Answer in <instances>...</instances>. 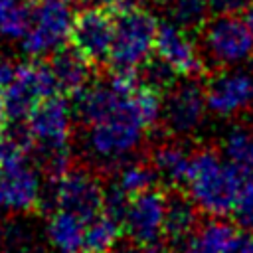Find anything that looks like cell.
<instances>
[{"mask_svg":"<svg viewBox=\"0 0 253 253\" xmlns=\"http://www.w3.org/2000/svg\"><path fill=\"white\" fill-rule=\"evenodd\" d=\"M73 107L61 93H53L40 101L26 119L34 150L40 156L47 176H59L71 168V134Z\"/></svg>","mask_w":253,"mask_h":253,"instance_id":"6da1fadb","label":"cell"},{"mask_svg":"<svg viewBox=\"0 0 253 253\" xmlns=\"http://www.w3.org/2000/svg\"><path fill=\"white\" fill-rule=\"evenodd\" d=\"M243 178L213 148H200L190 158L186 176L188 196L208 215H227L237 200Z\"/></svg>","mask_w":253,"mask_h":253,"instance_id":"7a4b0ae2","label":"cell"},{"mask_svg":"<svg viewBox=\"0 0 253 253\" xmlns=\"http://www.w3.org/2000/svg\"><path fill=\"white\" fill-rule=\"evenodd\" d=\"M158 22L156 18L136 6H126L119 10L115 18L113 45L109 53V63L113 69H134L138 71L154 51Z\"/></svg>","mask_w":253,"mask_h":253,"instance_id":"3957f363","label":"cell"},{"mask_svg":"<svg viewBox=\"0 0 253 253\" xmlns=\"http://www.w3.org/2000/svg\"><path fill=\"white\" fill-rule=\"evenodd\" d=\"M75 12L69 0H38L24 34L22 51L30 57L51 55L71 40Z\"/></svg>","mask_w":253,"mask_h":253,"instance_id":"277c9868","label":"cell"},{"mask_svg":"<svg viewBox=\"0 0 253 253\" xmlns=\"http://www.w3.org/2000/svg\"><path fill=\"white\" fill-rule=\"evenodd\" d=\"M105 190L99 180L83 168H67L63 174L49 178L42 190L40 206L49 210H67L83 219L93 217L103 210Z\"/></svg>","mask_w":253,"mask_h":253,"instance_id":"5b68a950","label":"cell"},{"mask_svg":"<svg viewBox=\"0 0 253 253\" xmlns=\"http://www.w3.org/2000/svg\"><path fill=\"white\" fill-rule=\"evenodd\" d=\"M202 51L217 67H237L253 55V34L235 14H215L202 26Z\"/></svg>","mask_w":253,"mask_h":253,"instance_id":"8992f818","label":"cell"},{"mask_svg":"<svg viewBox=\"0 0 253 253\" xmlns=\"http://www.w3.org/2000/svg\"><path fill=\"white\" fill-rule=\"evenodd\" d=\"M53 93H57V89L47 63L28 61L18 65L10 83L2 91L6 121L24 123L34 107Z\"/></svg>","mask_w":253,"mask_h":253,"instance_id":"52a82bcc","label":"cell"},{"mask_svg":"<svg viewBox=\"0 0 253 253\" xmlns=\"http://www.w3.org/2000/svg\"><path fill=\"white\" fill-rule=\"evenodd\" d=\"M208 111L229 119L253 107V73L239 67H221L204 87Z\"/></svg>","mask_w":253,"mask_h":253,"instance_id":"ba28073f","label":"cell"},{"mask_svg":"<svg viewBox=\"0 0 253 253\" xmlns=\"http://www.w3.org/2000/svg\"><path fill=\"white\" fill-rule=\"evenodd\" d=\"M208 105H206V93L204 87L188 77L182 83H174L166 99L162 101V121L168 132L176 136H186L194 132L206 117Z\"/></svg>","mask_w":253,"mask_h":253,"instance_id":"9c48e42d","label":"cell"},{"mask_svg":"<svg viewBox=\"0 0 253 253\" xmlns=\"http://www.w3.org/2000/svg\"><path fill=\"white\" fill-rule=\"evenodd\" d=\"M113 34H115V20L111 18L109 10L91 6L75 14L71 43L93 65H97V63L109 61Z\"/></svg>","mask_w":253,"mask_h":253,"instance_id":"30bf717a","label":"cell"},{"mask_svg":"<svg viewBox=\"0 0 253 253\" xmlns=\"http://www.w3.org/2000/svg\"><path fill=\"white\" fill-rule=\"evenodd\" d=\"M164 215L166 194L150 188L128 198L123 215V229L134 243L160 241L164 235Z\"/></svg>","mask_w":253,"mask_h":253,"instance_id":"8fae6325","label":"cell"},{"mask_svg":"<svg viewBox=\"0 0 253 253\" xmlns=\"http://www.w3.org/2000/svg\"><path fill=\"white\" fill-rule=\"evenodd\" d=\"M154 51H156V57H160L176 75L196 77L204 71L202 51L192 40L190 30L170 20L158 24Z\"/></svg>","mask_w":253,"mask_h":253,"instance_id":"7c38bea8","label":"cell"},{"mask_svg":"<svg viewBox=\"0 0 253 253\" xmlns=\"http://www.w3.org/2000/svg\"><path fill=\"white\" fill-rule=\"evenodd\" d=\"M42 176L28 162L0 168V196L6 211L24 213L40 206L42 200Z\"/></svg>","mask_w":253,"mask_h":253,"instance_id":"4fadbf2b","label":"cell"},{"mask_svg":"<svg viewBox=\"0 0 253 253\" xmlns=\"http://www.w3.org/2000/svg\"><path fill=\"white\" fill-rule=\"evenodd\" d=\"M91 61L79 53L75 47H61L49 55V71L57 93L77 95L83 87L91 83Z\"/></svg>","mask_w":253,"mask_h":253,"instance_id":"5bb4252c","label":"cell"},{"mask_svg":"<svg viewBox=\"0 0 253 253\" xmlns=\"http://www.w3.org/2000/svg\"><path fill=\"white\" fill-rule=\"evenodd\" d=\"M235 235L237 229L231 221L221 215H211V219L198 223L196 229L176 247L178 253H225Z\"/></svg>","mask_w":253,"mask_h":253,"instance_id":"9a60e30c","label":"cell"},{"mask_svg":"<svg viewBox=\"0 0 253 253\" xmlns=\"http://www.w3.org/2000/svg\"><path fill=\"white\" fill-rule=\"evenodd\" d=\"M85 223L87 219H83L73 211L53 210L45 225V235L49 245L59 253H79L83 247Z\"/></svg>","mask_w":253,"mask_h":253,"instance_id":"2e32d148","label":"cell"},{"mask_svg":"<svg viewBox=\"0 0 253 253\" xmlns=\"http://www.w3.org/2000/svg\"><path fill=\"white\" fill-rule=\"evenodd\" d=\"M192 154L180 142H162L152 152V168L164 184L178 188L186 184Z\"/></svg>","mask_w":253,"mask_h":253,"instance_id":"e0dca14e","label":"cell"},{"mask_svg":"<svg viewBox=\"0 0 253 253\" xmlns=\"http://www.w3.org/2000/svg\"><path fill=\"white\" fill-rule=\"evenodd\" d=\"M198 208L190 200V196H182L174 192L172 196H166V215H164V237H168L170 243L178 245L182 239H186L198 225Z\"/></svg>","mask_w":253,"mask_h":253,"instance_id":"ac0fdd59","label":"cell"},{"mask_svg":"<svg viewBox=\"0 0 253 253\" xmlns=\"http://www.w3.org/2000/svg\"><path fill=\"white\" fill-rule=\"evenodd\" d=\"M123 231L121 219L111 215L109 211L101 210L85 223V235H83V253H111L117 245Z\"/></svg>","mask_w":253,"mask_h":253,"instance_id":"d6986e66","label":"cell"},{"mask_svg":"<svg viewBox=\"0 0 253 253\" xmlns=\"http://www.w3.org/2000/svg\"><path fill=\"white\" fill-rule=\"evenodd\" d=\"M223 158L239 172L243 180H253V132L247 128H233L221 144Z\"/></svg>","mask_w":253,"mask_h":253,"instance_id":"ffe728a7","label":"cell"},{"mask_svg":"<svg viewBox=\"0 0 253 253\" xmlns=\"http://www.w3.org/2000/svg\"><path fill=\"white\" fill-rule=\"evenodd\" d=\"M34 144L26 125L10 123V126H0V168L28 162Z\"/></svg>","mask_w":253,"mask_h":253,"instance_id":"44dd1931","label":"cell"},{"mask_svg":"<svg viewBox=\"0 0 253 253\" xmlns=\"http://www.w3.org/2000/svg\"><path fill=\"white\" fill-rule=\"evenodd\" d=\"M156 180H158V176H156L152 164L126 160V162H123L119 166L113 186L119 192H123L126 198H132V196H136V194H140L144 190H150Z\"/></svg>","mask_w":253,"mask_h":253,"instance_id":"7402d4cb","label":"cell"},{"mask_svg":"<svg viewBox=\"0 0 253 253\" xmlns=\"http://www.w3.org/2000/svg\"><path fill=\"white\" fill-rule=\"evenodd\" d=\"M158 4L170 22L190 32L202 28L210 14L208 0H158Z\"/></svg>","mask_w":253,"mask_h":253,"instance_id":"603a6c76","label":"cell"},{"mask_svg":"<svg viewBox=\"0 0 253 253\" xmlns=\"http://www.w3.org/2000/svg\"><path fill=\"white\" fill-rule=\"evenodd\" d=\"M32 8L24 0H0V38L16 42L28 32Z\"/></svg>","mask_w":253,"mask_h":253,"instance_id":"cb8c5ba5","label":"cell"},{"mask_svg":"<svg viewBox=\"0 0 253 253\" xmlns=\"http://www.w3.org/2000/svg\"><path fill=\"white\" fill-rule=\"evenodd\" d=\"M138 73H140V81L144 83V85H148V87H154V89H158V91H168L172 85H174V81H176V73L160 59V57H156V59H148L140 69H138Z\"/></svg>","mask_w":253,"mask_h":253,"instance_id":"d4e9b609","label":"cell"},{"mask_svg":"<svg viewBox=\"0 0 253 253\" xmlns=\"http://www.w3.org/2000/svg\"><path fill=\"white\" fill-rule=\"evenodd\" d=\"M231 213L243 229L253 231V180H243Z\"/></svg>","mask_w":253,"mask_h":253,"instance_id":"484cf974","label":"cell"},{"mask_svg":"<svg viewBox=\"0 0 253 253\" xmlns=\"http://www.w3.org/2000/svg\"><path fill=\"white\" fill-rule=\"evenodd\" d=\"M210 12L213 14H239L245 10L249 0H208Z\"/></svg>","mask_w":253,"mask_h":253,"instance_id":"4316f807","label":"cell"},{"mask_svg":"<svg viewBox=\"0 0 253 253\" xmlns=\"http://www.w3.org/2000/svg\"><path fill=\"white\" fill-rule=\"evenodd\" d=\"M225 253H253V231L245 229L243 233H237Z\"/></svg>","mask_w":253,"mask_h":253,"instance_id":"83f0119b","label":"cell"},{"mask_svg":"<svg viewBox=\"0 0 253 253\" xmlns=\"http://www.w3.org/2000/svg\"><path fill=\"white\" fill-rule=\"evenodd\" d=\"M14 65L10 63V61H6V59H2L0 57V93L4 91V87L10 83V79H12V75H14Z\"/></svg>","mask_w":253,"mask_h":253,"instance_id":"f1b7e54d","label":"cell"},{"mask_svg":"<svg viewBox=\"0 0 253 253\" xmlns=\"http://www.w3.org/2000/svg\"><path fill=\"white\" fill-rule=\"evenodd\" d=\"M130 253H168V249L160 241H152V243H136V249H132Z\"/></svg>","mask_w":253,"mask_h":253,"instance_id":"f546056e","label":"cell"},{"mask_svg":"<svg viewBox=\"0 0 253 253\" xmlns=\"http://www.w3.org/2000/svg\"><path fill=\"white\" fill-rule=\"evenodd\" d=\"M243 12H245V14H243V20H245V24L249 26V30H251V34H253V0H249V4L245 6Z\"/></svg>","mask_w":253,"mask_h":253,"instance_id":"4dcf8cb0","label":"cell"},{"mask_svg":"<svg viewBox=\"0 0 253 253\" xmlns=\"http://www.w3.org/2000/svg\"><path fill=\"white\" fill-rule=\"evenodd\" d=\"M6 121V111H4V103H2V93H0V126Z\"/></svg>","mask_w":253,"mask_h":253,"instance_id":"1f68e13d","label":"cell"}]
</instances>
